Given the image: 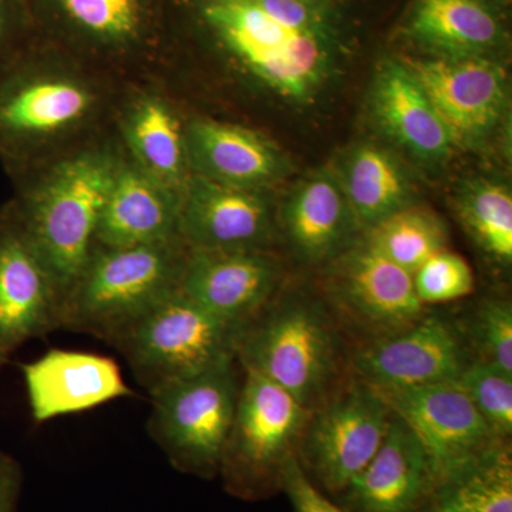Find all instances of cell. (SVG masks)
Returning <instances> with one entry per match:
<instances>
[{
    "mask_svg": "<svg viewBox=\"0 0 512 512\" xmlns=\"http://www.w3.org/2000/svg\"><path fill=\"white\" fill-rule=\"evenodd\" d=\"M201 16L249 74L289 103L311 104L338 76L350 33L298 28L255 0H201Z\"/></svg>",
    "mask_w": 512,
    "mask_h": 512,
    "instance_id": "obj_1",
    "label": "cell"
},
{
    "mask_svg": "<svg viewBox=\"0 0 512 512\" xmlns=\"http://www.w3.org/2000/svg\"><path fill=\"white\" fill-rule=\"evenodd\" d=\"M235 355L308 410L342 383V332L322 299L305 293H276L239 328Z\"/></svg>",
    "mask_w": 512,
    "mask_h": 512,
    "instance_id": "obj_2",
    "label": "cell"
},
{
    "mask_svg": "<svg viewBox=\"0 0 512 512\" xmlns=\"http://www.w3.org/2000/svg\"><path fill=\"white\" fill-rule=\"evenodd\" d=\"M190 249L181 241L94 247L64 298L62 328L114 346L157 305L180 291Z\"/></svg>",
    "mask_w": 512,
    "mask_h": 512,
    "instance_id": "obj_3",
    "label": "cell"
},
{
    "mask_svg": "<svg viewBox=\"0 0 512 512\" xmlns=\"http://www.w3.org/2000/svg\"><path fill=\"white\" fill-rule=\"evenodd\" d=\"M239 326L175 292L113 346L148 393L237 359Z\"/></svg>",
    "mask_w": 512,
    "mask_h": 512,
    "instance_id": "obj_4",
    "label": "cell"
},
{
    "mask_svg": "<svg viewBox=\"0 0 512 512\" xmlns=\"http://www.w3.org/2000/svg\"><path fill=\"white\" fill-rule=\"evenodd\" d=\"M241 382L235 359L150 393L148 433L175 467L195 474L220 468Z\"/></svg>",
    "mask_w": 512,
    "mask_h": 512,
    "instance_id": "obj_5",
    "label": "cell"
},
{
    "mask_svg": "<svg viewBox=\"0 0 512 512\" xmlns=\"http://www.w3.org/2000/svg\"><path fill=\"white\" fill-rule=\"evenodd\" d=\"M116 174L104 158L69 161L53 175L25 224L64 298L96 247L101 211Z\"/></svg>",
    "mask_w": 512,
    "mask_h": 512,
    "instance_id": "obj_6",
    "label": "cell"
},
{
    "mask_svg": "<svg viewBox=\"0 0 512 512\" xmlns=\"http://www.w3.org/2000/svg\"><path fill=\"white\" fill-rule=\"evenodd\" d=\"M325 269L322 302L340 332L363 343L389 338L426 315L413 275L360 238Z\"/></svg>",
    "mask_w": 512,
    "mask_h": 512,
    "instance_id": "obj_7",
    "label": "cell"
},
{
    "mask_svg": "<svg viewBox=\"0 0 512 512\" xmlns=\"http://www.w3.org/2000/svg\"><path fill=\"white\" fill-rule=\"evenodd\" d=\"M392 410L359 377L311 410L298 451L326 487L346 490L382 446Z\"/></svg>",
    "mask_w": 512,
    "mask_h": 512,
    "instance_id": "obj_8",
    "label": "cell"
},
{
    "mask_svg": "<svg viewBox=\"0 0 512 512\" xmlns=\"http://www.w3.org/2000/svg\"><path fill=\"white\" fill-rule=\"evenodd\" d=\"M311 410L265 377L242 370L237 410L220 468L229 483L249 488L278 473L296 456Z\"/></svg>",
    "mask_w": 512,
    "mask_h": 512,
    "instance_id": "obj_9",
    "label": "cell"
},
{
    "mask_svg": "<svg viewBox=\"0 0 512 512\" xmlns=\"http://www.w3.org/2000/svg\"><path fill=\"white\" fill-rule=\"evenodd\" d=\"M403 60L429 94L456 148L487 146L507 116L508 77L503 63L490 57Z\"/></svg>",
    "mask_w": 512,
    "mask_h": 512,
    "instance_id": "obj_10",
    "label": "cell"
},
{
    "mask_svg": "<svg viewBox=\"0 0 512 512\" xmlns=\"http://www.w3.org/2000/svg\"><path fill=\"white\" fill-rule=\"evenodd\" d=\"M471 360L463 330L426 313L396 335L357 345L350 367L375 389H406L457 380Z\"/></svg>",
    "mask_w": 512,
    "mask_h": 512,
    "instance_id": "obj_11",
    "label": "cell"
},
{
    "mask_svg": "<svg viewBox=\"0 0 512 512\" xmlns=\"http://www.w3.org/2000/svg\"><path fill=\"white\" fill-rule=\"evenodd\" d=\"M64 296L28 229H0V372L32 339L62 328Z\"/></svg>",
    "mask_w": 512,
    "mask_h": 512,
    "instance_id": "obj_12",
    "label": "cell"
},
{
    "mask_svg": "<svg viewBox=\"0 0 512 512\" xmlns=\"http://www.w3.org/2000/svg\"><path fill=\"white\" fill-rule=\"evenodd\" d=\"M265 192L195 175L180 204L181 241L191 251H268L278 211Z\"/></svg>",
    "mask_w": 512,
    "mask_h": 512,
    "instance_id": "obj_13",
    "label": "cell"
},
{
    "mask_svg": "<svg viewBox=\"0 0 512 512\" xmlns=\"http://www.w3.org/2000/svg\"><path fill=\"white\" fill-rule=\"evenodd\" d=\"M376 390L419 437L436 481L500 439L456 380Z\"/></svg>",
    "mask_w": 512,
    "mask_h": 512,
    "instance_id": "obj_14",
    "label": "cell"
},
{
    "mask_svg": "<svg viewBox=\"0 0 512 512\" xmlns=\"http://www.w3.org/2000/svg\"><path fill=\"white\" fill-rule=\"evenodd\" d=\"M369 106L377 128L416 163L439 167L453 156L456 144L446 123L403 59L377 64Z\"/></svg>",
    "mask_w": 512,
    "mask_h": 512,
    "instance_id": "obj_15",
    "label": "cell"
},
{
    "mask_svg": "<svg viewBox=\"0 0 512 512\" xmlns=\"http://www.w3.org/2000/svg\"><path fill=\"white\" fill-rule=\"evenodd\" d=\"M282 266L268 251H191L180 291L241 328L279 292Z\"/></svg>",
    "mask_w": 512,
    "mask_h": 512,
    "instance_id": "obj_16",
    "label": "cell"
},
{
    "mask_svg": "<svg viewBox=\"0 0 512 512\" xmlns=\"http://www.w3.org/2000/svg\"><path fill=\"white\" fill-rule=\"evenodd\" d=\"M20 369L30 413L39 424L136 396L116 360L109 356L50 349L33 362L23 363Z\"/></svg>",
    "mask_w": 512,
    "mask_h": 512,
    "instance_id": "obj_17",
    "label": "cell"
},
{
    "mask_svg": "<svg viewBox=\"0 0 512 512\" xmlns=\"http://www.w3.org/2000/svg\"><path fill=\"white\" fill-rule=\"evenodd\" d=\"M284 234L299 262L323 268L359 241L363 231L332 167L299 180L278 211Z\"/></svg>",
    "mask_w": 512,
    "mask_h": 512,
    "instance_id": "obj_18",
    "label": "cell"
},
{
    "mask_svg": "<svg viewBox=\"0 0 512 512\" xmlns=\"http://www.w3.org/2000/svg\"><path fill=\"white\" fill-rule=\"evenodd\" d=\"M185 144L197 174L217 183L266 191L292 173L291 161L272 141L237 124L195 120Z\"/></svg>",
    "mask_w": 512,
    "mask_h": 512,
    "instance_id": "obj_19",
    "label": "cell"
},
{
    "mask_svg": "<svg viewBox=\"0 0 512 512\" xmlns=\"http://www.w3.org/2000/svg\"><path fill=\"white\" fill-rule=\"evenodd\" d=\"M403 35L423 56L490 57L507 46L503 19L488 0H414Z\"/></svg>",
    "mask_w": 512,
    "mask_h": 512,
    "instance_id": "obj_20",
    "label": "cell"
},
{
    "mask_svg": "<svg viewBox=\"0 0 512 512\" xmlns=\"http://www.w3.org/2000/svg\"><path fill=\"white\" fill-rule=\"evenodd\" d=\"M434 481L426 448L392 412L382 446L346 490L365 512H410Z\"/></svg>",
    "mask_w": 512,
    "mask_h": 512,
    "instance_id": "obj_21",
    "label": "cell"
},
{
    "mask_svg": "<svg viewBox=\"0 0 512 512\" xmlns=\"http://www.w3.org/2000/svg\"><path fill=\"white\" fill-rule=\"evenodd\" d=\"M332 168L363 231L416 204L412 173L382 144L359 141Z\"/></svg>",
    "mask_w": 512,
    "mask_h": 512,
    "instance_id": "obj_22",
    "label": "cell"
},
{
    "mask_svg": "<svg viewBox=\"0 0 512 512\" xmlns=\"http://www.w3.org/2000/svg\"><path fill=\"white\" fill-rule=\"evenodd\" d=\"M180 204L153 178L137 171L116 174L97 227L96 245L120 248L180 238Z\"/></svg>",
    "mask_w": 512,
    "mask_h": 512,
    "instance_id": "obj_23",
    "label": "cell"
},
{
    "mask_svg": "<svg viewBox=\"0 0 512 512\" xmlns=\"http://www.w3.org/2000/svg\"><path fill=\"white\" fill-rule=\"evenodd\" d=\"M434 512H512V461L498 439L440 478Z\"/></svg>",
    "mask_w": 512,
    "mask_h": 512,
    "instance_id": "obj_24",
    "label": "cell"
},
{
    "mask_svg": "<svg viewBox=\"0 0 512 512\" xmlns=\"http://www.w3.org/2000/svg\"><path fill=\"white\" fill-rule=\"evenodd\" d=\"M454 208L477 247L495 264L512 262V194L491 178L464 180L454 194Z\"/></svg>",
    "mask_w": 512,
    "mask_h": 512,
    "instance_id": "obj_25",
    "label": "cell"
},
{
    "mask_svg": "<svg viewBox=\"0 0 512 512\" xmlns=\"http://www.w3.org/2000/svg\"><path fill=\"white\" fill-rule=\"evenodd\" d=\"M89 104V94L77 84H29L0 101V128L13 134L52 133L82 119Z\"/></svg>",
    "mask_w": 512,
    "mask_h": 512,
    "instance_id": "obj_26",
    "label": "cell"
},
{
    "mask_svg": "<svg viewBox=\"0 0 512 512\" xmlns=\"http://www.w3.org/2000/svg\"><path fill=\"white\" fill-rule=\"evenodd\" d=\"M366 244L387 261L414 274L447 247L446 222L423 205L413 204L365 231Z\"/></svg>",
    "mask_w": 512,
    "mask_h": 512,
    "instance_id": "obj_27",
    "label": "cell"
},
{
    "mask_svg": "<svg viewBox=\"0 0 512 512\" xmlns=\"http://www.w3.org/2000/svg\"><path fill=\"white\" fill-rule=\"evenodd\" d=\"M130 141L137 157L154 177L177 181L185 163V144L173 113L161 101L147 100L134 111Z\"/></svg>",
    "mask_w": 512,
    "mask_h": 512,
    "instance_id": "obj_28",
    "label": "cell"
},
{
    "mask_svg": "<svg viewBox=\"0 0 512 512\" xmlns=\"http://www.w3.org/2000/svg\"><path fill=\"white\" fill-rule=\"evenodd\" d=\"M495 436L512 434V375L500 367L473 359L456 380Z\"/></svg>",
    "mask_w": 512,
    "mask_h": 512,
    "instance_id": "obj_29",
    "label": "cell"
},
{
    "mask_svg": "<svg viewBox=\"0 0 512 512\" xmlns=\"http://www.w3.org/2000/svg\"><path fill=\"white\" fill-rule=\"evenodd\" d=\"M476 359L500 367L512 375V305L505 299H487L477 306L463 330Z\"/></svg>",
    "mask_w": 512,
    "mask_h": 512,
    "instance_id": "obj_30",
    "label": "cell"
},
{
    "mask_svg": "<svg viewBox=\"0 0 512 512\" xmlns=\"http://www.w3.org/2000/svg\"><path fill=\"white\" fill-rule=\"evenodd\" d=\"M414 291L426 305L453 302L474 291L473 269L463 256L454 252H437L413 274Z\"/></svg>",
    "mask_w": 512,
    "mask_h": 512,
    "instance_id": "obj_31",
    "label": "cell"
},
{
    "mask_svg": "<svg viewBox=\"0 0 512 512\" xmlns=\"http://www.w3.org/2000/svg\"><path fill=\"white\" fill-rule=\"evenodd\" d=\"M66 15L80 28L104 37L126 39L140 22L138 0H59Z\"/></svg>",
    "mask_w": 512,
    "mask_h": 512,
    "instance_id": "obj_32",
    "label": "cell"
},
{
    "mask_svg": "<svg viewBox=\"0 0 512 512\" xmlns=\"http://www.w3.org/2000/svg\"><path fill=\"white\" fill-rule=\"evenodd\" d=\"M279 478L295 512H345L313 487L298 457L292 456L285 461Z\"/></svg>",
    "mask_w": 512,
    "mask_h": 512,
    "instance_id": "obj_33",
    "label": "cell"
},
{
    "mask_svg": "<svg viewBox=\"0 0 512 512\" xmlns=\"http://www.w3.org/2000/svg\"><path fill=\"white\" fill-rule=\"evenodd\" d=\"M22 485L18 461L0 448V512H16Z\"/></svg>",
    "mask_w": 512,
    "mask_h": 512,
    "instance_id": "obj_34",
    "label": "cell"
},
{
    "mask_svg": "<svg viewBox=\"0 0 512 512\" xmlns=\"http://www.w3.org/2000/svg\"><path fill=\"white\" fill-rule=\"evenodd\" d=\"M3 23H5V19H3L2 5H0V32H2Z\"/></svg>",
    "mask_w": 512,
    "mask_h": 512,
    "instance_id": "obj_35",
    "label": "cell"
}]
</instances>
